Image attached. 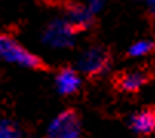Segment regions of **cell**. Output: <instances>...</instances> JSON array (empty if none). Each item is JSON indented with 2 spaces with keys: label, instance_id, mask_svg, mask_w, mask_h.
Listing matches in <instances>:
<instances>
[{
  "label": "cell",
  "instance_id": "3957f363",
  "mask_svg": "<svg viewBox=\"0 0 155 138\" xmlns=\"http://www.w3.org/2000/svg\"><path fill=\"white\" fill-rule=\"evenodd\" d=\"M81 123L75 110L64 109L58 112L46 126V138H81Z\"/></svg>",
  "mask_w": 155,
  "mask_h": 138
},
{
  "label": "cell",
  "instance_id": "7a4b0ae2",
  "mask_svg": "<svg viewBox=\"0 0 155 138\" xmlns=\"http://www.w3.org/2000/svg\"><path fill=\"white\" fill-rule=\"evenodd\" d=\"M78 31L64 17L54 18L43 29L41 41L51 49H69L75 44Z\"/></svg>",
  "mask_w": 155,
  "mask_h": 138
},
{
  "label": "cell",
  "instance_id": "8fae6325",
  "mask_svg": "<svg viewBox=\"0 0 155 138\" xmlns=\"http://www.w3.org/2000/svg\"><path fill=\"white\" fill-rule=\"evenodd\" d=\"M104 3H106V0H87L86 6L89 8V11H91L94 15H97V14L104 8Z\"/></svg>",
  "mask_w": 155,
  "mask_h": 138
},
{
  "label": "cell",
  "instance_id": "7c38bea8",
  "mask_svg": "<svg viewBox=\"0 0 155 138\" xmlns=\"http://www.w3.org/2000/svg\"><path fill=\"white\" fill-rule=\"evenodd\" d=\"M146 6L152 15H155V0H146Z\"/></svg>",
  "mask_w": 155,
  "mask_h": 138
},
{
  "label": "cell",
  "instance_id": "277c9868",
  "mask_svg": "<svg viewBox=\"0 0 155 138\" xmlns=\"http://www.w3.org/2000/svg\"><path fill=\"white\" fill-rule=\"evenodd\" d=\"M110 63L109 52L101 46H89L77 58V71L87 77H97L107 71Z\"/></svg>",
  "mask_w": 155,
  "mask_h": 138
},
{
  "label": "cell",
  "instance_id": "5b68a950",
  "mask_svg": "<svg viewBox=\"0 0 155 138\" xmlns=\"http://www.w3.org/2000/svg\"><path fill=\"white\" fill-rule=\"evenodd\" d=\"M81 87V74L75 67H63L55 75V89L60 95H74Z\"/></svg>",
  "mask_w": 155,
  "mask_h": 138
},
{
  "label": "cell",
  "instance_id": "8992f818",
  "mask_svg": "<svg viewBox=\"0 0 155 138\" xmlns=\"http://www.w3.org/2000/svg\"><path fill=\"white\" fill-rule=\"evenodd\" d=\"M129 126L138 135H152L155 133V110L153 109H140L132 113Z\"/></svg>",
  "mask_w": 155,
  "mask_h": 138
},
{
  "label": "cell",
  "instance_id": "ba28073f",
  "mask_svg": "<svg viewBox=\"0 0 155 138\" xmlns=\"http://www.w3.org/2000/svg\"><path fill=\"white\" fill-rule=\"evenodd\" d=\"M147 81V75L143 71H138V69H132V71H127L124 74L120 75L118 78V87L123 92H127V94H132V92H138Z\"/></svg>",
  "mask_w": 155,
  "mask_h": 138
},
{
  "label": "cell",
  "instance_id": "30bf717a",
  "mask_svg": "<svg viewBox=\"0 0 155 138\" xmlns=\"http://www.w3.org/2000/svg\"><path fill=\"white\" fill-rule=\"evenodd\" d=\"M0 138H25V135L14 121L0 118Z\"/></svg>",
  "mask_w": 155,
  "mask_h": 138
},
{
  "label": "cell",
  "instance_id": "9c48e42d",
  "mask_svg": "<svg viewBox=\"0 0 155 138\" xmlns=\"http://www.w3.org/2000/svg\"><path fill=\"white\" fill-rule=\"evenodd\" d=\"M155 48V44L152 40H147V38H143V40H137L134 41L129 49H127V55L132 57V58H143L146 55H149Z\"/></svg>",
  "mask_w": 155,
  "mask_h": 138
},
{
  "label": "cell",
  "instance_id": "6da1fadb",
  "mask_svg": "<svg viewBox=\"0 0 155 138\" xmlns=\"http://www.w3.org/2000/svg\"><path fill=\"white\" fill-rule=\"evenodd\" d=\"M0 60L26 69H40L43 66L41 60L35 54L5 32H0Z\"/></svg>",
  "mask_w": 155,
  "mask_h": 138
},
{
  "label": "cell",
  "instance_id": "52a82bcc",
  "mask_svg": "<svg viewBox=\"0 0 155 138\" xmlns=\"http://www.w3.org/2000/svg\"><path fill=\"white\" fill-rule=\"evenodd\" d=\"M63 17L80 32V31H83V29H87V28L92 25L95 15L89 11V8H87V6L74 5V6L68 8V11L64 12Z\"/></svg>",
  "mask_w": 155,
  "mask_h": 138
}]
</instances>
